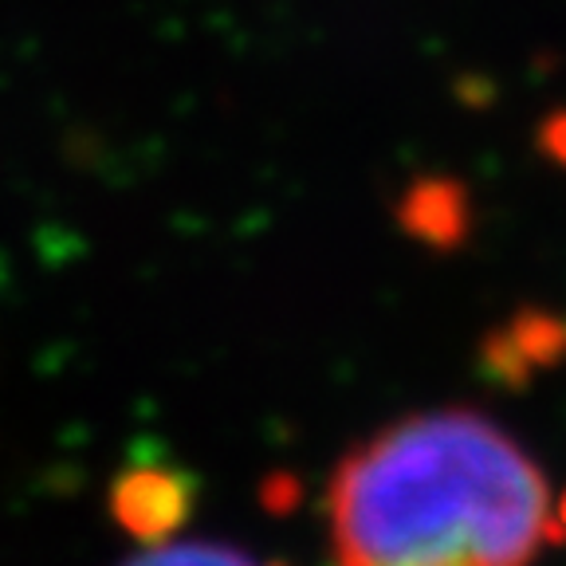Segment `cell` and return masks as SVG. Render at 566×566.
I'll return each mask as SVG.
<instances>
[{
	"label": "cell",
	"instance_id": "10",
	"mask_svg": "<svg viewBox=\"0 0 566 566\" xmlns=\"http://www.w3.org/2000/svg\"><path fill=\"white\" fill-rule=\"evenodd\" d=\"M558 523H563V531H566V495H563V504H558Z\"/></svg>",
	"mask_w": 566,
	"mask_h": 566
},
{
	"label": "cell",
	"instance_id": "8",
	"mask_svg": "<svg viewBox=\"0 0 566 566\" xmlns=\"http://www.w3.org/2000/svg\"><path fill=\"white\" fill-rule=\"evenodd\" d=\"M539 150L555 166H566V111H551L539 123Z\"/></svg>",
	"mask_w": 566,
	"mask_h": 566
},
{
	"label": "cell",
	"instance_id": "4",
	"mask_svg": "<svg viewBox=\"0 0 566 566\" xmlns=\"http://www.w3.org/2000/svg\"><path fill=\"white\" fill-rule=\"evenodd\" d=\"M507 335L531 366H558L566 358V318L543 307H520L507 323Z\"/></svg>",
	"mask_w": 566,
	"mask_h": 566
},
{
	"label": "cell",
	"instance_id": "11",
	"mask_svg": "<svg viewBox=\"0 0 566 566\" xmlns=\"http://www.w3.org/2000/svg\"><path fill=\"white\" fill-rule=\"evenodd\" d=\"M272 566H283V563H272Z\"/></svg>",
	"mask_w": 566,
	"mask_h": 566
},
{
	"label": "cell",
	"instance_id": "2",
	"mask_svg": "<svg viewBox=\"0 0 566 566\" xmlns=\"http://www.w3.org/2000/svg\"><path fill=\"white\" fill-rule=\"evenodd\" d=\"M193 504V476L169 464H134L111 484V515L138 543H166L189 523Z\"/></svg>",
	"mask_w": 566,
	"mask_h": 566
},
{
	"label": "cell",
	"instance_id": "3",
	"mask_svg": "<svg viewBox=\"0 0 566 566\" xmlns=\"http://www.w3.org/2000/svg\"><path fill=\"white\" fill-rule=\"evenodd\" d=\"M398 224L433 252L460 248L472 229V201L464 181L444 174L413 177L398 201Z\"/></svg>",
	"mask_w": 566,
	"mask_h": 566
},
{
	"label": "cell",
	"instance_id": "5",
	"mask_svg": "<svg viewBox=\"0 0 566 566\" xmlns=\"http://www.w3.org/2000/svg\"><path fill=\"white\" fill-rule=\"evenodd\" d=\"M476 363H480V370H484L488 381L512 389V394H523V389L531 386V374H535V366L523 358V350L515 346V338L507 335V327H495L480 338Z\"/></svg>",
	"mask_w": 566,
	"mask_h": 566
},
{
	"label": "cell",
	"instance_id": "7",
	"mask_svg": "<svg viewBox=\"0 0 566 566\" xmlns=\"http://www.w3.org/2000/svg\"><path fill=\"white\" fill-rule=\"evenodd\" d=\"M260 500L272 515H292L303 504V484L295 472H272L260 488Z\"/></svg>",
	"mask_w": 566,
	"mask_h": 566
},
{
	"label": "cell",
	"instance_id": "9",
	"mask_svg": "<svg viewBox=\"0 0 566 566\" xmlns=\"http://www.w3.org/2000/svg\"><path fill=\"white\" fill-rule=\"evenodd\" d=\"M457 91H460V98H464V103H472V106L492 103V95H495L492 83L480 80V75H472V80H460V83H457Z\"/></svg>",
	"mask_w": 566,
	"mask_h": 566
},
{
	"label": "cell",
	"instance_id": "1",
	"mask_svg": "<svg viewBox=\"0 0 566 566\" xmlns=\"http://www.w3.org/2000/svg\"><path fill=\"white\" fill-rule=\"evenodd\" d=\"M343 566H527L566 539L547 476L469 409L417 413L354 449L331 480Z\"/></svg>",
	"mask_w": 566,
	"mask_h": 566
},
{
	"label": "cell",
	"instance_id": "6",
	"mask_svg": "<svg viewBox=\"0 0 566 566\" xmlns=\"http://www.w3.org/2000/svg\"><path fill=\"white\" fill-rule=\"evenodd\" d=\"M123 566H256L237 547L221 543H177V547H154L150 555H138Z\"/></svg>",
	"mask_w": 566,
	"mask_h": 566
}]
</instances>
